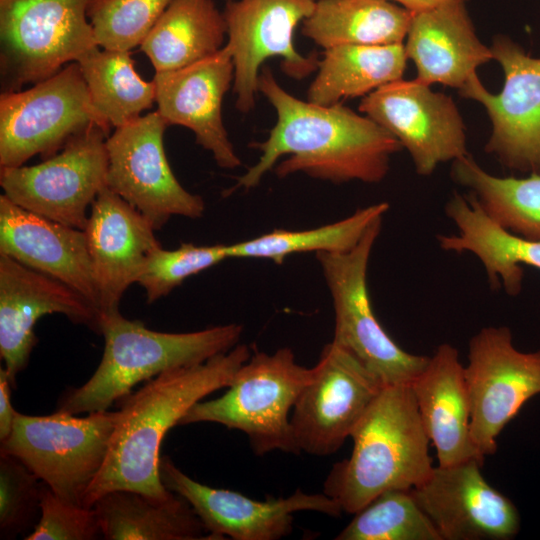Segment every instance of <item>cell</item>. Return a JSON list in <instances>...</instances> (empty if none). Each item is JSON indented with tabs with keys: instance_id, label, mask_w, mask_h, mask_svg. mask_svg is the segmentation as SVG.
<instances>
[{
	"instance_id": "12",
	"label": "cell",
	"mask_w": 540,
	"mask_h": 540,
	"mask_svg": "<svg viewBox=\"0 0 540 540\" xmlns=\"http://www.w3.org/2000/svg\"><path fill=\"white\" fill-rule=\"evenodd\" d=\"M168 124L156 110L115 128L106 139V186L144 215L155 230L172 216L197 219L205 202L175 177L164 149Z\"/></svg>"
},
{
	"instance_id": "30",
	"label": "cell",
	"mask_w": 540,
	"mask_h": 540,
	"mask_svg": "<svg viewBox=\"0 0 540 540\" xmlns=\"http://www.w3.org/2000/svg\"><path fill=\"white\" fill-rule=\"evenodd\" d=\"M451 176L500 225L540 240V174L531 173L525 178L494 176L467 154L453 161Z\"/></svg>"
},
{
	"instance_id": "13",
	"label": "cell",
	"mask_w": 540,
	"mask_h": 540,
	"mask_svg": "<svg viewBox=\"0 0 540 540\" xmlns=\"http://www.w3.org/2000/svg\"><path fill=\"white\" fill-rule=\"evenodd\" d=\"M290 417L297 449L329 456L351 437L382 389V383L351 353L331 341Z\"/></svg>"
},
{
	"instance_id": "34",
	"label": "cell",
	"mask_w": 540,
	"mask_h": 540,
	"mask_svg": "<svg viewBox=\"0 0 540 540\" xmlns=\"http://www.w3.org/2000/svg\"><path fill=\"white\" fill-rule=\"evenodd\" d=\"M171 0H93L88 19L97 45L131 51L140 46Z\"/></svg>"
},
{
	"instance_id": "25",
	"label": "cell",
	"mask_w": 540,
	"mask_h": 540,
	"mask_svg": "<svg viewBox=\"0 0 540 540\" xmlns=\"http://www.w3.org/2000/svg\"><path fill=\"white\" fill-rule=\"evenodd\" d=\"M446 216L457 234L437 235L446 252L471 253L482 263L492 289L502 287L509 296L522 290V265L540 270V240L518 235L492 219L471 194L454 192L445 205Z\"/></svg>"
},
{
	"instance_id": "38",
	"label": "cell",
	"mask_w": 540,
	"mask_h": 540,
	"mask_svg": "<svg viewBox=\"0 0 540 540\" xmlns=\"http://www.w3.org/2000/svg\"><path fill=\"white\" fill-rule=\"evenodd\" d=\"M10 378L4 367H0V442L11 434L18 412L11 403Z\"/></svg>"
},
{
	"instance_id": "14",
	"label": "cell",
	"mask_w": 540,
	"mask_h": 540,
	"mask_svg": "<svg viewBox=\"0 0 540 540\" xmlns=\"http://www.w3.org/2000/svg\"><path fill=\"white\" fill-rule=\"evenodd\" d=\"M490 48L504 72L500 93L488 91L475 73L459 94L480 103L489 115L487 153L509 169L540 174V58L505 35L495 36Z\"/></svg>"
},
{
	"instance_id": "5",
	"label": "cell",
	"mask_w": 540,
	"mask_h": 540,
	"mask_svg": "<svg viewBox=\"0 0 540 540\" xmlns=\"http://www.w3.org/2000/svg\"><path fill=\"white\" fill-rule=\"evenodd\" d=\"M313 373V367L296 362L289 348L256 351L223 395L195 403L179 425L211 422L239 430L259 456L276 450L299 454L289 414Z\"/></svg>"
},
{
	"instance_id": "8",
	"label": "cell",
	"mask_w": 540,
	"mask_h": 540,
	"mask_svg": "<svg viewBox=\"0 0 540 540\" xmlns=\"http://www.w3.org/2000/svg\"><path fill=\"white\" fill-rule=\"evenodd\" d=\"M382 220L376 221L353 249L319 252L316 259L334 309L332 341L358 359L383 386L410 384L429 357L405 351L389 336L375 316L368 290L369 259Z\"/></svg>"
},
{
	"instance_id": "15",
	"label": "cell",
	"mask_w": 540,
	"mask_h": 540,
	"mask_svg": "<svg viewBox=\"0 0 540 540\" xmlns=\"http://www.w3.org/2000/svg\"><path fill=\"white\" fill-rule=\"evenodd\" d=\"M359 111L397 138L419 175H431L440 163L468 154L465 125L453 99L417 79L379 87L364 96Z\"/></svg>"
},
{
	"instance_id": "36",
	"label": "cell",
	"mask_w": 540,
	"mask_h": 540,
	"mask_svg": "<svg viewBox=\"0 0 540 540\" xmlns=\"http://www.w3.org/2000/svg\"><path fill=\"white\" fill-rule=\"evenodd\" d=\"M41 480L17 457L0 451V538L32 530L40 516Z\"/></svg>"
},
{
	"instance_id": "21",
	"label": "cell",
	"mask_w": 540,
	"mask_h": 540,
	"mask_svg": "<svg viewBox=\"0 0 540 540\" xmlns=\"http://www.w3.org/2000/svg\"><path fill=\"white\" fill-rule=\"evenodd\" d=\"M84 231L101 316L119 309L125 291L137 283L161 244L149 220L107 186L92 203Z\"/></svg>"
},
{
	"instance_id": "35",
	"label": "cell",
	"mask_w": 540,
	"mask_h": 540,
	"mask_svg": "<svg viewBox=\"0 0 540 540\" xmlns=\"http://www.w3.org/2000/svg\"><path fill=\"white\" fill-rule=\"evenodd\" d=\"M228 259L225 244L199 246L182 243L174 250L157 248L137 281L145 290L148 303L168 295L192 275Z\"/></svg>"
},
{
	"instance_id": "39",
	"label": "cell",
	"mask_w": 540,
	"mask_h": 540,
	"mask_svg": "<svg viewBox=\"0 0 540 540\" xmlns=\"http://www.w3.org/2000/svg\"><path fill=\"white\" fill-rule=\"evenodd\" d=\"M401 4L402 7L409 10L412 13L429 10L441 5L464 2L468 0H388Z\"/></svg>"
},
{
	"instance_id": "9",
	"label": "cell",
	"mask_w": 540,
	"mask_h": 540,
	"mask_svg": "<svg viewBox=\"0 0 540 540\" xmlns=\"http://www.w3.org/2000/svg\"><path fill=\"white\" fill-rule=\"evenodd\" d=\"M110 125L95 109L78 62L27 90L0 95V168L24 165L35 155L49 158L73 137Z\"/></svg>"
},
{
	"instance_id": "40",
	"label": "cell",
	"mask_w": 540,
	"mask_h": 540,
	"mask_svg": "<svg viewBox=\"0 0 540 540\" xmlns=\"http://www.w3.org/2000/svg\"><path fill=\"white\" fill-rule=\"evenodd\" d=\"M226 1H230V0H226Z\"/></svg>"
},
{
	"instance_id": "6",
	"label": "cell",
	"mask_w": 540,
	"mask_h": 540,
	"mask_svg": "<svg viewBox=\"0 0 540 540\" xmlns=\"http://www.w3.org/2000/svg\"><path fill=\"white\" fill-rule=\"evenodd\" d=\"M93 0H0L1 93L44 80L99 47Z\"/></svg>"
},
{
	"instance_id": "1",
	"label": "cell",
	"mask_w": 540,
	"mask_h": 540,
	"mask_svg": "<svg viewBox=\"0 0 540 540\" xmlns=\"http://www.w3.org/2000/svg\"><path fill=\"white\" fill-rule=\"evenodd\" d=\"M258 91L274 107L277 121L264 142L253 144L261 151L258 161L228 193L254 188L272 169L280 178L301 172L333 183H378L389 171L390 157L403 148L385 128L342 103L324 106L292 96L267 67L259 73Z\"/></svg>"
},
{
	"instance_id": "23",
	"label": "cell",
	"mask_w": 540,
	"mask_h": 540,
	"mask_svg": "<svg viewBox=\"0 0 540 540\" xmlns=\"http://www.w3.org/2000/svg\"><path fill=\"white\" fill-rule=\"evenodd\" d=\"M410 387L438 465L484 462L470 432L469 397L458 350L449 343L439 345Z\"/></svg>"
},
{
	"instance_id": "20",
	"label": "cell",
	"mask_w": 540,
	"mask_h": 540,
	"mask_svg": "<svg viewBox=\"0 0 540 540\" xmlns=\"http://www.w3.org/2000/svg\"><path fill=\"white\" fill-rule=\"evenodd\" d=\"M157 111L168 125L190 129L197 144L224 169L241 165L222 118L224 95L234 82L229 48L180 69L155 72Z\"/></svg>"
},
{
	"instance_id": "37",
	"label": "cell",
	"mask_w": 540,
	"mask_h": 540,
	"mask_svg": "<svg viewBox=\"0 0 540 540\" xmlns=\"http://www.w3.org/2000/svg\"><path fill=\"white\" fill-rule=\"evenodd\" d=\"M102 537L94 509L69 503L44 482L40 488V516L26 540H92Z\"/></svg>"
},
{
	"instance_id": "24",
	"label": "cell",
	"mask_w": 540,
	"mask_h": 540,
	"mask_svg": "<svg viewBox=\"0 0 540 540\" xmlns=\"http://www.w3.org/2000/svg\"><path fill=\"white\" fill-rule=\"evenodd\" d=\"M418 81L458 90L493 59L490 47L476 35L464 2L412 13L404 45Z\"/></svg>"
},
{
	"instance_id": "11",
	"label": "cell",
	"mask_w": 540,
	"mask_h": 540,
	"mask_svg": "<svg viewBox=\"0 0 540 540\" xmlns=\"http://www.w3.org/2000/svg\"><path fill=\"white\" fill-rule=\"evenodd\" d=\"M467 360L470 432L480 454L491 456L504 427L540 394V350L520 351L509 327L488 326L470 339Z\"/></svg>"
},
{
	"instance_id": "3",
	"label": "cell",
	"mask_w": 540,
	"mask_h": 540,
	"mask_svg": "<svg viewBox=\"0 0 540 540\" xmlns=\"http://www.w3.org/2000/svg\"><path fill=\"white\" fill-rule=\"evenodd\" d=\"M351 438V455L333 465L323 484L347 514L384 491L416 487L434 467L410 384L383 386Z\"/></svg>"
},
{
	"instance_id": "22",
	"label": "cell",
	"mask_w": 540,
	"mask_h": 540,
	"mask_svg": "<svg viewBox=\"0 0 540 540\" xmlns=\"http://www.w3.org/2000/svg\"><path fill=\"white\" fill-rule=\"evenodd\" d=\"M0 255L66 284L99 310L84 230L28 211L2 194Z\"/></svg>"
},
{
	"instance_id": "17",
	"label": "cell",
	"mask_w": 540,
	"mask_h": 540,
	"mask_svg": "<svg viewBox=\"0 0 540 540\" xmlns=\"http://www.w3.org/2000/svg\"><path fill=\"white\" fill-rule=\"evenodd\" d=\"M164 486L184 498L201 520L209 539L278 540L293 530V514L314 511L333 517L343 512L325 493L308 494L297 489L284 497L264 501L239 492L202 484L180 470L165 456L160 459Z\"/></svg>"
},
{
	"instance_id": "7",
	"label": "cell",
	"mask_w": 540,
	"mask_h": 540,
	"mask_svg": "<svg viewBox=\"0 0 540 540\" xmlns=\"http://www.w3.org/2000/svg\"><path fill=\"white\" fill-rule=\"evenodd\" d=\"M117 420V411L84 417L55 411L18 413L0 451L21 460L61 499L84 506V497L100 472Z\"/></svg>"
},
{
	"instance_id": "2",
	"label": "cell",
	"mask_w": 540,
	"mask_h": 540,
	"mask_svg": "<svg viewBox=\"0 0 540 540\" xmlns=\"http://www.w3.org/2000/svg\"><path fill=\"white\" fill-rule=\"evenodd\" d=\"M250 348L237 344L225 353L192 365L170 369L123 398L105 462L85 494L83 505L114 490H131L155 501L175 496L160 477V448L166 433L197 402L230 386L250 358Z\"/></svg>"
},
{
	"instance_id": "31",
	"label": "cell",
	"mask_w": 540,
	"mask_h": 540,
	"mask_svg": "<svg viewBox=\"0 0 540 540\" xmlns=\"http://www.w3.org/2000/svg\"><path fill=\"white\" fill-rule=\"evenodd\" d=\"M76 62L95 109L110 127L137 119L155 102V84L137 73L130 51L95 47Z\"/></svg>"
},
{
	"instance_id": "19",
	"label": "cell",
	"mask_w": 540,
	"mask_h": 540,
	"mask_svg": "<svg viewBox=\"0 0 540 540\" xmlns=\"http://www.w3.org/2000/svg\"><path fill=\"white\" fill-rule=\"evenodd\" d=\"M62 314L100 334V312L66 284L0 255V355L12 387L37 344L35 325Z\"/></svg>"
},
{
	"instance_id": "33",
	"label": "cell",
	"mask_w": 540,
	"mask_h": 540,
	"mask_svg": "<svg viewBox=\"0 0 540 540\" xmlns=\"http://www.w3.org/2000/svg\"><path fill=\"white\" fill-rule=\"evenodd\" d=\"M354 515L336 540H442L411 489L384 491Z\"/></svg>"
},
{
	"instance_id": "32",
	"label": "cell",
	"mask_w": 540,
	"mask_h": 540,
	"mask_svg": "<svg viewBox=\"0 0 540 540\" xmlns=\"http://www.w3.org/2000/svg\"><path fill=\"white\" fill-rule=\"evenodd\" d=\"M379 202L356 210L339 221L307 230L274 229L260 236L226 245L228 258L267 259L282 264L292 254L346 252L353 249L389 210Z\"/></svg>"
},
{
	"instance_id": "16",
	"label": "cell",
	"mask_w": 540,
	"mask_h": 540,
	"mask_svg": "<svg viewBox=\"0 0 540 540\" xmlns=\"http://www.w3.org/2000/svg\"><path fill=\"white\" fill-rule=\"evenodd\" d=\"M316 0H230L224 9L228 43L234 64L236 107L247 113L255 107L259 69L270 57L282 58L281 68L301 79L318 67L314 56L294 48V31L308 17Z\"/></svg>"
},
{
	"instance_id": "28",
	"label": "cell",
	"mask_w": 540,
	"mask_h": 540,
	"mask_svg": "<svg viewBox=\"0 0 540 540\" xmlns=\"http://www.w3.org/2000/svg\"><path fill=\"white\" fill-rule=\"evenodd\" d=\"M412 12L388 0H316L302 33L325 49L402 44Z\"/></svg>"
},
{
	"instance_id": "18",
	"label": "cell",
	"mask_w": 540,
	"mask_h": 540,
	"mask_svg": "<svg viewBox=\"0 0 540 540\" xmlns=\"http://www.w3.org/2000/svg\"><path fill=\"white\" fill-rule=\"evenodd\" d=\"M471 459L434 466L412 494L442 540H510L520 531L514 503L491 486Z\"/></svg>"
},
{
	"instance_id": "4",
	"label": "cell",
	"mask_w": 540,
	"mask_h": 540,
	"mask_svg": "<svg viewBox=\"0 0 540 540\" xmlns=\"http://www.w3.org/2000/svg\"><path fill=\"white\" fill-rule=\"evenodd\" d=\"M242 332L243 326L236 323L185 333L159 332L124 317L119 309L101 314L105 341L101 361L83 385L63 394L56 411L79 415L108 410L142 381L229 351Z\"/></svg>"
},
{
	"instance_id": "26",
	"label": "cell",
	"mask_w": 540,
	"mask_h": 540,
	"mask_svg": "<svg viewBox=\"0 0 540 540\" xmlns=\"http://www.w3.org/2000/svg\"><path fill=\"white\" fill-rule=\"evenodd\" d=\"M92 508L106 540L209 539L193 508L177 494L158 502L136 491L114 490Z\"/></svg>"
},
{
	"instance_id": "10",
	"label": "cell",
	"mask_w": 540,
	"mask_h": 540,
	"mask_svg": "<svg viewBox=\"0 0 540 540\" xmlns=\"http://www.w3.org/2000/svg\"><path fill=\"white\" fill-rule=\"evenodd\" d=\"M108 136L93 126L39 164L0 168L4 195L28 211L84 230L89 206L106 187Z\"/></svg>"
},
{
	"instance_id": "27",
	"label": "cell",
	"mask_w": 540,
	"mask_h": 540,
	"mask_svg": "<svg viewBox=\"0 0 540 540\" xmlns=\"http://www.w3.org/2000/svg\"><path fill=\"white\" fill-rule=\"evenodd\" d=\"M227 26L213 0H171L140 45L155 72L183 68L224 46Z\"/></svg>"
},
{
	"instance_id": "29",
	"label": "cell",
	"mask_w": 540,
	"mask_h": 540,
	"mask_svg": "<svg viewBox=\"0 0 540 540\" xmlns=\"http://www.w3.org/2000/svg\"><path fill=\"white\" fill-rule=\"evenodd\" d=\"M408 57L403 44L340 45L325 49L307 100L324 106L366 96L402 79Z\"/></svg>"
}]
</instances>
